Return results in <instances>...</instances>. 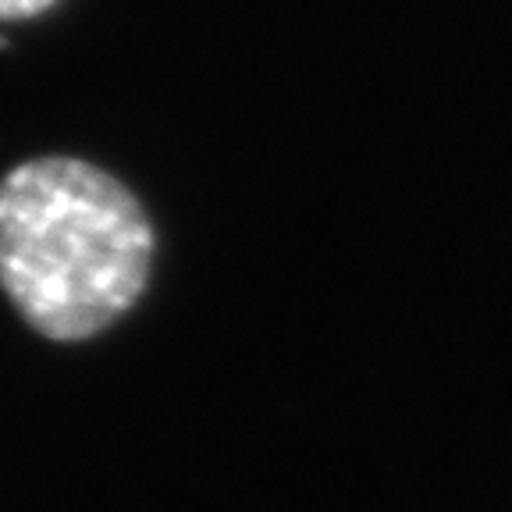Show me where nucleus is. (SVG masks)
Masks as SVG:
<instances>
[{
    "label": "nucleus",
    "instance_id": "1",
    "mask_svg": "<svg viewBox=\"0 0 512 512\" xmlns=\"http://www.w3.org/2000/svg\"><path fill=\"white\" fill-rule=\"evenodd\" d=\"M157 235L136 192L79 157L0 178V288L32 331L82 342L136 306Z\"/></svg>",
    "mask_w": 512,
    "mask_h": 512
},
{
    "label": "nucleus",
    "instance_id": "2",
    "mask_svg": "<svg viewBox=\"0 0 512 512\" xmlns=\"http://www.w3.org/2000/svg\"><path fill=\"white\" fill-rule=\"evenodd\" d=\"M57 0H0V22H25L54 8Z\"/></svg>",
    "mask_w": 512,
    "mask_h": 512
}]
</instances>
